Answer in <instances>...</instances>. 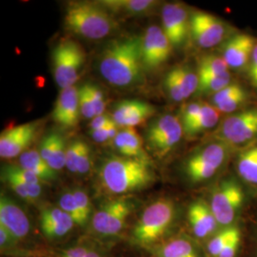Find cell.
<instances>
[{
  "instance_id": "cell-4",
  "label": "cell",
  "mask_w": 257,
  "mask_h": 257,
  "mask_svg": "<svg viewBox=\"0 0 257 257\" xmlns=\"http://www.w3.org/2000/svg\"><path fill=\"white\" fill-rule=\"evenodd\" d=\"M175 218V203L169 198H159L144 210L134 228L133 237L141 246L155 245L164 237Z\"/></svg>"
},
{
  "instance_id": "cell-47",
  "label": "cell",
  "mask_w": 257,
  "mask_h": 257,
  "mask_svg": "<svg viewBox=\"0 0 257 257\" xmlns=\"http://www.w3.org/2000/svg\"><path fill=\"white\" fill-rule=\"evenodd\" d=\"M86 257H101V255L98 252H96V251H91L90 250V252L87 254Z\"/></svg>"
},
{
  "instance_id": "cell-11",
  "label": "cell",
  "mask_w": 257,
  "mask_h": 257,
  "mask_svg": "<svg viewBox=\"0 0 257 257\" xmlns=\"http://www.w3.org/2000/svg\"><path fill=\"white\" fill-rule=\"evenodd\" d=\"M173 48L162 28L156 25L148 27L141 37L142 59L146 72L155 71L165 64L172 55Z\"/></svg>"
},
{
  "instance_id": "cell-26",
  "label": "cell",
  "mask_w": 257,
  "mask_h": 257,
  "mask_svg": "<svg viewBox=\"0 0 257 257\" xmlns=\"http://www.w3.org/2000/svg\"><path fill=\"white\" fill-rule=\"evenodd\" d=\"M2 179L6 181L11 189L26 201H36L42 193V185H35L28 184L14 175H10L8 173L2 171Z\"/></svg>"
},
{
  "instance_id": "cell-20",
  "label": "cell",
  "mask_w": 257,
  "mask_h": 257,
  "mask_svg": "<svg viewBox=\"0 0 257 257\" xmlns=\"http://www.w3.org/2000/svg\"><path fill=\"white\" fill-rule=\"evenodd\" d=\"M112 144L120 156L151 163V158L144 147V141L135 128H125L119 131L112 140Z\"/></svg>"
},
{
  "instance_id": "cell-15",
  "label": "cell",
  "mask_w": 257,
  "mask_h": 257,
  "mask_svg": "<svg viewBox=\"0 0 257 257\" xmlns=\"http://www.w3.org/2000/svg\"><path fill=\"white\" fill-rule=\"evenodd\" d=\"M198 83L197 72L189 65H180L167 73L163 79V87L173 101L181 102L197 92Z\"/></svg>"
},
{
  "instance_id": "cell-5",
  "label": "cell",
  "mask_w": 257,
  "mask_h": 257,
  "mask_svg": "<svg viewBox=\"0 0 257 257\" xmlns=\"http://www.w3.org/2000/svg\"><path fill=\"white\" fill-rule=\"evenodd\" d=\"M52 59L55 82L61 90L74 86L86 61L82 46L72 39L62 40L54 49Z\"/></svg>"
},
{
  "instance_id": "cell-6",
  "label": "cell",
  "mask_w": 257,
  "mask_h": 257,
  "mask_svg": "<svg viewBox=\"0 0 257 257\" xmlns=\"http://www.w3.org/2000/svg\"><path fill=\"white\" fill-rule=\"evenodd\" d=\"M184 131L179 118L173 114H164L153 120L144 134L148 151L162 158L171 153L183 137Z\"/></svg>"
},
{
  "instance_id": "cell-39",
  "label": "cell",
  "mask_w": 257,
  "mask_h": 257,
  "mask_svg": "<svg viewBox=\"0 0 257 257\" xmlns=\"http://www.w3.org/2000/svg\"><path fill=\"white\" fill-rule=\"evenodd\" d=\"M87 86H88L90 95H91V98H92L95 116L104 114L105 113V110H106V101H105L104 93L94 84L87 83Z\"/></svg>"
},
{
  "instance_id": "cell-31",
  "label": "cell",
  "mask_w": 257,
  "mask_h": 257,
  "mask_svg": "<svg viewBox=\"0 0 257 257\" xmlns=\"http://www.w3.org/2000/svg\"><path fill=\"white\" fill-rule=\"evenodd\" d=\"M143 104V101L140 100H123L115 105L114 110L112 112V119L118 125L123 126L125 120L128 118L138 108Z\"/></svg>"
},
{
  "instance_id": "cell-2",
  "label": "cell",
  "mask_w": 257,
  "mask_h": 257,
  "mask_svg": "<svg viewBox=\"0 0 257 257\" xmlns=\"http://www.w3.org/2000/svg\"><path fill=\"white\" fill-rule=\"evenodd\" d=\"M99 178L109 193L126 194L148 188L156 180L151 163L121 156H112L102 163Z\"/></svg>"
},
{
  "instance_id": "cell-28",
  "label": "cell",
  "mask_w": 257,
  "mask_h": 257,
  "mask_svg": "<svg viewBox=\"0 0 257 257\" xmlns=\"http://www.w3.org/2000/svg\"><path fill=\"white\" fill-rule=\"evenodd\" d=\"M229 66L222 55H206L198 61V77H209L229 74Z\"/></svg>"
},
{
  "instance_id": "cell-32",
  "label": "cell",
  "mask_w": 257,
  "mask_h": 257,
  "mask_svg": "<svg viewBox=\"0 0 257 257\" xmlns=\"http://www.w3.org/2000/svg\"><path fill=\"white\" fill-rule=\"evenodd\" d=\"M59 207L67 212L73 219L76 225L84 226L85 223L83 221L81 213L78 210L77 204L74 199V193L72 192H66L63 193L59 199Z\"/></svg>"
},
{
  "instance_id": "cell-30",
  "label": "cell",
  "mask_w": 257,
  "mask_h": 257,
  "mask_svg": "<svg viewBox=\"0 0 257 257\" xmlns=\"http://www.w3.org/2000/svg\"><path fill=\"white\" fill-rule=\"evenodd\" d=\"M239 230L235 226L226 227L224 230L219 231L209 241L207 245V252L211 257H218L221 251L227 246V244L233 237V235Z\"/></svg>"
},
{
  "instance_id": "cell-46",
  "label": "cell",
  "mask_w": 257,
  "mask_h": 257,
  "mask_svg": "<svg viewBox=\"0 0 257 257\" xmlns=\"http://www.w3.org/2000/svg\"><path fill=\"white\" fill-rule=\"evenodd\" d=\"M16 239L4 227L0 226V244L1 247H6L12 244V240Z\"/></svg>"
},
{
  "instance_id": "cell-10",
  "label": "cell",
  "mask_w": 257,
  "mask_h": 257,
  "mask_svg": "<svg viewBox=\"0 0 257 257\" xmlns=\"http://www.w3.org/2000/svg\"><path fill=\"white\" fill-rule=\"evenodd\" d=\"M133 209L134 204L125 197L110 200L93 214L92 229L102 235L117 234L123 229Z\"/></svg>"
},
{
  "instance_id": "cell-38",
  "label": "cell",
  "mask_w": 257,
  "mask_h": 257,
  "mask_svg": "<svg viewBox=\"0 0 257 257\" xmlns=\"http://www.w3.org/2000/svg\"><path fill=\"white\" fill-rule=\"evenodd\" d=\"M83 140L81 139H75L73 142H71L66 152V168L73 174H76V162L77 157L79 155Z\"/></svg>"
},
{
  "instance_id": "cell-41",
  "label": "cell",
  "mask_w": 257,
  "mask_h": 257,
  "mask_svg": "<svg viewBox=\"0 0 257 257\" xmlns=\"http://www.w3.org/2000/svg\"><path fill=\"white\" fill-rule=\"evenodd\" d=\"M241 242V231L240 230L230 239V242L220 252L218 257H235L238 251L239 246Z\"/></svg>"
},
{
  "instance_id": "cell-25",
  "label": "cell",
  "mask_w": 257,
  "mask_h": 257,
  "mask_svg": "<svg viewBox=\"0 0 257 257\" xmlns=\"http://www.w3.org/2000/svg\"><path fill=\"white\" fill-rule=\"evenodd\" d=\"M158 257H199L193 243L187 239L174 238L157 248Z\"/></svg>"
},
{
  "instance_id": "cell-16",
  "label": "cell",
  "mask_w": 257,
  "mask_h": 257,
  "mask_svg": "<svg viewBox=\"0 0 257 257\" xmlns=\"http://www.w3.org/2000/svg\"><path fill=\"white\" fill-rule=\"evenodd\" d=\"M256 43V39L248 34L234 35L224 43L222 57L230 69H242L250 61Z\"/></svg>"
},
{
  "instance_id": "cell-40",
  "label": "cell",
  "mask_w": 257,
  "mask_h": 257,
  "mask_svg": "<svg viewBox=\"0 0 257 257\" xmlns=\"http://www.w3.org/2000/svg\"><path fill=\"white\" fill-rule=\"evenodd\" d=\"M243 90H244V88L241 85L236 84V83H231L228 87H226L225 89L221 90L220 92H218L217 93L212 95V97H211V106L216 107L217 105H219L221 103L228 100L231 96L235 95L236 93H238V92L243 91Z\"/></svg>"
},
{
  "instance_id": "cell-29",
  "label": "cell",
  "mask_w": 257,
  "mask_h": 257,
  "mask_svg": "<svg viewBox=\"0 0 257 257\" xmlns=\"http://www.w3.org/2000/svg\"><path fill=\"white\" fill-rule=\"evenodd\" d=\"M198 78H199V83H198L197 92L203 94L213 95L231 84L230 73L222 74V75H216V76L198 77Z\"/></svg>"
},
{
  "instance_id": "cell-45",
  "label": "cell",
  "mask_w": 257,
  "mask_h": 257,
  "mask_svg": "<svg viewBox=\"0 0 257 257\" xmlns=\"http://www.w3.org/2000/svg\"><path fill=\"white\" fill-rule=\"evenodd\" d=\"M89 252V248L86 247H75L65 251L61 257H86Z\"/></svg>"
},
{
  "instance_id": "cell-9",
  "label": "cell",
  "mask_w": 257,
  "mask_h": 257,
  "mask_svg": "<svg viewBox=\"0 0 257 257\" xmlns=\"http://www.w3.org/2000/svg\"><path fill=\"white\" fill-rule=\"evenodd\" d=\"M257 138V107L234 112L220 124L217 138L229 146L242 145Z\"/></svg>"
},
{
  "instance_id": "cell-18",
  "label": "cell",
  "mask_w": 257,
  "mask_h": 257,
  "mask_svg": "<svg viewBox=\"0 0 257 257\" xmlns=\"http://www.w3.org/2000/svg\"><path fill=\"white\" fill-rule=\"evenodd\" d=\"M0 226L4 227L16 239L27 236L31 229L25 211L3 193L0 198Z\"/></svg>"
},
{
  "instance_id": "cell-21",
  "label": "cell",
  "mask_w": 257,
  "mask_h": 257,
  "mask_svg": "<svg viewBox=\"0 0 257 257\" xmlns=\"http://www.w3.org/2000/svg\"><path fill=\"white\" fill-rule=\"evenodd\" d=\"M67 148L64 137L57 132H52L42 138L38 152L49 166L56 172L66 167Z\"/></svg>"
},
{
  "instance_id": "cell-19",
  "label": "cell",
  "mask_w": 257,
  "mask_h": 257,
  "mask_svg": "<svg viewBox=\"0 0 257 257\" xmlns=\"http://www.w3.org/2000/svg\"><path fill=\"white\" fill-rule=\"evenodd\" d=\"M188 219L193 234L198 238H206L211 235L218 225L210 204L202 199L195 200L191 204L188 211Z\"/></svg>"
},
{
  "instance_id": "cell-33",
  "label": "cell",
  "mask_w": 257,
  "mask_h": 257,
  "mask_svg": "<svg viewBox=\"0 0 257 257\" xmlns=\"http://www.w3.org/2000/svg\"><path fill=\"white\" fill-rule=\"evenodd\" d=\"M78 93H79L80 113L82 114V116L85 119H93L95 117V113H94L92 98L90 95L87 83L82 85L78 89Z\"/></svg>"
},
{
  "instance_id": "cell-7",
  "label": "cell",
  "mask_w": 257,
  "mask_h": 257,
  "mask_svg": "<svg viewBox=\"0 0 257 257\" xmlns=\"http://www.w3.org/2000/svg\"><path fill=\"white\" fill-rule=\"evenodd\" d=\"M229 148V145L218 141L193 153L184 163V172L190 181L200 183L211 178L226 161Z\"/></svg>"
},
{
  "instance_id": "cell-3",
  "label": "cell",
  "mask_w": 257,
  "mask_h": 257,
  "mask_svg": "<svg viewBox=\"0 0 257 257\" xmlns=\"http://www.w3.org/2000/svg\"><path fill=\"white\" fill-rule=\"evenodd\" d=\"M65 29L87 39L109 37L119 27L115 17L98 2L72 1L66 6Z\"/></svg>"
},
{
  "instance_id": "cell-44",
  "label": "cell",
  "mask_w": 257,
  "mask_h": 257,
  "mask_svg": "<svg viewBox=\"0 0 257 257\" xmlns=\"http://www.w3.org/2000/svg\"><path fill=\"white\" fill-rule=\"evenodd\" d=\"M110 124H109V125H110ZM109 125H108V126H109ZM108 126H106L105 128H99V130L90 131V135H91V137H92V139H93L95 142L103 144V143H106V142L110 141L109 133H108Z\"/></svg>"
},
{
  "instance_id": "cell-17",
  "label": "cell",
  "mask_w": 257,
  "mask_h": 257,
  "mask_svg": "<svg viewBox=\"0 0 257 257\" xmlns=\"http://www.w3.org/2000/svg\"><path fill=\"white\" fill-rule=\"evenodd\" d=\"M79 93L78 88L74 85L62 89L55 103L53 111V119L65 128L75 127L79 120Z\"/></svg>"
},
{
  "instance_id": "cell-37",
  "label": "cell",
  "mask_w": 257,
  "mask_h": 257,
  "mask_svg": "<svg viewBox=\"0 0 257 257\" xmlns=\"http://www.w3.org/2000/svg\"><path fill=\"white\" fill-rule=\"evenodd\" d=\"M203 102H192L184 105L180 112V122L182 127L185 128L189 124H191L200 113L203 107Z\"/></svg>"
},
{
  "instance_id": "cell-36",
  "label": "cell",
  "mask_w": 257,
  "mask_h": 257,
  "mask_svg": "<svg viewBox=\"0 0 257 257\" xmlns=\"http://www.w3.org/2000/svg\"><path fill=\"white\" fill-rule=\"evenodd\" d=\"M73 193H74V199L77 204L78 210L81 213L83 221L86 224V222L89 220L92 214V202L90 200V197L83 190H74L73 191Z\"/></svg>"
},
{
  "instance_id": "cell-1",
  "label": "cell",
  "mask_w": 257,
  "mask_h": 257,
  "mask_svg": "<svg viewBox=\"0 0 257 257\" xmlns=\"http://www.w3.org/2000/svg\"><path fill=\"white\" fill-rule=\"evenodd\" d=\"M99 73L107 82L119 88L141 85L145 80L141 37L114 39L104 47L98 59Z\"/></svg>"
},
{
  "instance_id": "cell-35",
  "label": "cell",
  "mask_w": 257,
  "mask_h": 257,
  "mask_svg": "<svg viewBox=\"0 0 257 257\" xmlns=\"http://www.w3.org/2000/svg\"><path fill=\"white\" fill-rule=\"evenodd\" d=\"M91 167H92V150L86 142L83 141L79 155L77 157L76 174L86 175L90 172Z\"/></svg>"
},
{
  "instance_id": "cell-13",
  "label": "cell",
  "mask_w": 257,
  "mask_h": 257,
  "mask_svg": "<svg viewBox=\"0 0 257 257\" xmlns=\"http://www.w3.org/2000/svg\"><path fill=\"white\" fill-rule=\"evenodd\" d=\"M162 30L174 48L183 46L191 35V16L179 2L168 3L161 10Z\"/></svg>"
},
{
  "instance_id": "cell-24",
  "label": "cell",
  "mask_w": 257,
  "mask_h": 257,
  "mask_svg": "<svg viewBox=\"0 0 257 257\" xmlns=\"http://www.w3.org/2000/svg\"><path fill=\"white\" fill-rule=\"evenodd\" d=\"M220 119V112L213 106L204 103L198 116L183 128L184 135L193 138L206 131L214 128Z\"/></svg>"
},
{
  "instance_id": "cell-22",
  "label": "cell",
  "mask_w": 257,
  "mask_h": 257,
  "mask_svg": "<svg viewBox=\"0 0 257 257\" xmlns=\"http://www.w3.org/2000/svg\"><path fill=\"white\" fill-rule=\"evenodd\" d=\"M98 3L113 16L127 17L149 15L158 5L155 0H104Z\"/></svg>"
},
{
  "instance_id": "cell-8",
  "label": "cell",
  "mask_w": 257,
  "mask_h": 257,
  "mask_svg": "<svg viewBox=\"0 0 257 257\" xmlns=\"http://www.w3.org/2000/svg\"><path fill=\"white\" fill-rule=\"evenodd\" d=\"M244 202V193L240 184L233 178L221 182L211 196V211L219 225L229 227L235 220Z\"/></svg>"
},
{
  "instance_id": "cell-27",
  "label": "cell",
  "mask_w": 257,
  "mask_h": 257,
  "mask_svg": "<svg viewBox=\"0 0 257 257\" xmlns=\"http://www.w3.org/2000/svg\"><path fill=\"white\" fill-rule=\"evenodd\" d=\"M237 172L245 181L257 185V145L239 155Z\"/></svg>"
},
{
  "instance_id": "cell-12",
  "label": "cell",
  "mask_w": 257,
  "mask_h": 257,
  "mask_svg": "<svg viewBox=\"0 0 257 257\" xmlns=\"http://www.w3.org/2000/svg\"><path fill=\"white\" fill-rule=\"evenodd\" d=\"M227 24L209 13L196 11L191 15V36L201 48L220 44L227 34Z\"/></svg>"
},
{
  "instance_id": "cell-42",
  "label": "cell",
  "mask_w": 257,
  "mask_h": 257,
  "mask_svg": "<svg viewBox=\"0 0 257 257\" xmlns=\"http://www.w3.org/2000/svg\"><path fill=\"white\" fill-rule=\"evenodd\" d=\"M111 122H113L112 116L107 114V113H104V114H101V115L95 116L91 121V123H90V130L91 131H95V130L105 128L106 126H108Z\"/></svg>"
},
{
  "instance_id": "cell-34",
  "label": "cell",
  "mask_w": 257,
  "mask_h": 257,
  "mask_svg": "<svg viewBox=\"0 0 257 257\" xmlns=\"http://www.w3.org/2000/svg\"><path fill=\"white\" fill-rule=\"evenodd\" d=\"M248 98V93L246 90L244 89L243 91L236 93L235 95L231 96L228 100L221 103L214 107L219 112H224V113H234L239 108L245 104Z\"/></svg>"
},
{
  "instance_id": "cell-14",
  "label": "cell",
  "mask_w": 257,
  "mask_h": 257,
  "mask_svg": "<svg viewBox=\"0 0 257 257\" xmlns=\"http://www.w3.org/2000/svg\"><path fill=\"white\" fill-rule=\"evenodd\" d=\"M40 127V121H33L2 132L0 136L1 158L12 159L28 151L37 138Z\"/></svg>"
},
{
  "instance_id": "cell-43",
  "label": "cell",
  "mask_w": 257,
  "mask_h": 257,
  "mask_svg": "<svg viewBox=\"0 0 257 257\" xmlns=\"http://www.w3.org/2000/svg\"><path fill=\"white\" fill-rule=\"evenodd\" d=\"M248 76H249L250 82L252 83V85L255 88H257V43L249 61Z\"/></svg>"
},
{
  "instance_id": "cell-23",
  "label": "cell",
  "mask_w": 257,
  "mask_h": 257,
  "mask_svg": "<svg viewBox=\"0 0 257 257\" xmlns=\"http://www.w3.org/2000/svg\"><path fill=\"white\" fill-rule=\"evenodd\" d=\"M19 166L37 175L43 182L56 179V172L41 157L37 150H28L19 157Z\"/></svg>"
}]
</instances>
